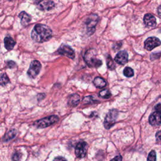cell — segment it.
Returning a JSON list of instances; mask_svg holds the SVG:
<instances>
[{"label":"cell","instance_id":"1","mask_svg":"<svg viewBox=\"0 0 161 161\" xmlns=\"http://www.w3.org/2000/svg\"><path fill=\"white\" fill-rule=\"evenodd\" d=\"M32 38L35 42L43 43L47 42L52 37L51 28L43 24H37L35 25L31 33Z\"/></svg>","mask_w":161,"mask_h":161},{"label":"cell","instance_id":"2","mask_svg":"<svg viewBox=\"0 0 161 161\" xmlns=\"http://www.w3.org/2000/svg\"><path fill=\"white\" fill-rule=\"evenodd\" d=\"M84 60L90 67H99L102 65V61L96 57V52L94 49H90L86 52Z\"/></svg>","mask_w":161,"mask_h":161},{"label":"cell","instance_id":"3","mask_svg":"<svg viewBox=\"0 0 161 161\" xmlns=\"http://www.w3.org/2000/svg\"><path fill=\"white\" fill-rule=\"evenodd\" d=\"M59 117L57 115H51L48 117L38 120L34 123V125L38 129H44L58 122Z\"/></svg>","mask_w":161,"mask_h":161},{"label":"cell","instance_id":"4","mask_svg":"<svg viewBox=\"0 0 161 161\" xmlns=\"http://www.w3.org/2000/svg\"><path fill=\"white\" fill-rule=\"evenodd\" d=\"M118 115V112L116 110H111L108 113L104 122V126L105 129H110L114 125L116 122Z\"/></svg>","mask_w":161,"mask_h":161},{"label":"cell","instance_id":"5","mask_svg":"<svg viewBox=\"0 0 161 161\" xmlns=\"http://www.w3.org/2000/svg\"><path fill=\"white\" fill-rule=\"evenodd\" d=\"M42 69V65L40 62L37 60L33 61L30 66V67L28 70L27 74L29 77L32 79L35 78L40 72Z\"/></svg>","mask_w":161,"mask_h":161},{"label":"cell","instance_id":"6","mask_svg":"<svg viewBox=\"0 0 161 161\" xmlns=\"http://www.w3.org/2000/svg\"><path fill=\"white\" fill-rule=\"evenodd\" d=\"M98 22V17L97 15L93 14L89 16L86 20V28L88 30V35H91L95 32V27Z\"/></svg>","mask_w":161,"mask_h":161},{"label":"cell","instance_id":"7","mask_svg":"<svg viewBox=\"0 0 161 161\" xmlns=\"http://www.w3.org/2000/svg\"><path fill=\"white\" fill-rule=\"evenodd\" d=\"M88 145L86 142H79L75 149V154L77 157L78 158H83L86 156Z\"/></svg>","mask_w":161,"mask_h":161},{"label":"cell","instance_id":"8","mask_svg":"<svg viewBox=\"0 0 161 161\" xmlns=\"http://www.w3.org/2000/svg\"><path fill=\"white\" fill-rule=\"evenodd\" d=\"M57 52L59 54L65 56L71 59H74L75 58L74 51L69 46L62 44Z\"/></svg>","mask_w":161,"mask_h":161},{"label":"cell","instance_id":"9","mask_svg":"<svg viewBox=\"0 0 161 161\" xmlns=\"http://www.w3.org/2000/svg\"><path fill=\"white\" fill-rule=\"evenodd\" d=\"M161 44L160 40L157 37H149L144 43L145 49L147 51H152Z\"/></svg>","mask_w":161,"mask_h":161},{"label":"cell","instance_id":"10","mask_svg":"<svg viewBox=\"0 0 161 161\" xmlns=\"http://www.w3.org/2000/svg\"><path fill=\"white\" fill-rule=\"evenodd\" d=\"M149 124L152 126H159L161 124V112L155 111L149 117Z\"/></svg>","mask_w":161,"mask_h":161},{"label":"cell","instance_id":"11","mask_svg":"<svg viewBox=\"0 0 161 161\" xmlns=\"http://www.w3.org/2000/svg\"><path fill=\"white\" fill-rule=\"evenodd\" d=\"M129 56L128 53L125 51H120L115 58V62L120 65H124L128 62Z\"/></svg>","mask_w":161,"mask_h":161},{"label":"cell","instance_id":"12","mask_svg":"<svg viewBox=\"0 0 161 161\" xmlns=\"http://www.w3.org/2000/svg\"><path fill=\"white\" fill-rule=\"evenodd\" d=\"M54 7L55 3L52 1H41L37 3V8L41 11L51 10Z\"/></svg>","mask_w":161,"mask_h":161},{"label":"cell","instance_id":"13","mask_svg":"<svg viewBox=\"0 0 161 161\" xmlns=\"http://www.w3.org/2000/svg\"><path fill=\"white\" fill-rule=\"evenodd\" d=\"M144 22L147 27H154L157 24L156 18L151 14H146L144 18Z\"/></svg>","mask_w":161,"mask_h":161},{"label":"cell","instance_id":"14","mask_svg":"<svg viewBox=\"0 0 161 161\" xmlns=\"http://www.w3.org/2000/svg\"><path fill=\"white\" fill-rule=\"evenodd\" d=\"M18 17L21 20V25L24 27L29 24L32 20V17L29 14L25 12H22L19 14Z\"/></svg>","mask_w":161,"mask_h":161},{"label":"cell","instance_id":"15","mask_svg":"<svg viewBox=\"0 0 161 161\" xmlns=\"http://www.w3.org/2000/svg\"><path fill=\"white\" fill-rule=\"evenodd\" d=\"M4 43L6 49L8 51H12L16 44V42L15 41L14 39L10 36H7L5 38Z\"/></svg>","mask_w":161,"mask_h":161},{"label":"cell","instance_id":"16","mask_svg":"<svg viewBox=\"0 0 161 161\" xmlns=\"http://www.w3.org/2000/svg\"><path fill=\"white\" fill-rule=\"evenodd\" d=\"M80 102V96L77 94L71 95L68 99V105L71 106H76Z\"/></svg>","mask_w":161,"mask_h":161},{"label":"cell","instance_id":"17","mask_svg":"<svg viewBox=\"0 0 161 161\" xmlns=\"http://www.w3.org/2000/svg\"><path fill=\"white\" fill-rule=\"evenodd\" d=\"M93 83L98 88H103L106 86V82L105 81V80L100 77H96L93 80Z\"/></svg>","mask_w":161,"mask_h":161},{"label":"cell","instance_id":"18","mask_svg":"<svg viewBox=\"0 0 161 161\" xmlns=\"http://www.w3.org/2000/svg\"><path fill=\"white\" fill-rule=\"evenodd\" d=\"M10 83V79L6 73H3L0 75V85L5 86Z\"/></svg>","mask_w":161,"mask_h":161},{"label":"cell","instance_id":"19","mask_svg":"<svg viewBox=\"0 0 161 161\" xmlns=\"http://www.w3.org/2000/svg\"><path fill=\"white\" fill-rule=\"evenodd\" d=\"M16 134H17V131L15 130H11L7 133L4 139L5 140H8L12 139L15 137Z\"/></svg>","mask_w":161,"mask_h":161},{"label":"cell","instance_id":"20","mask_svg":"<svg viewBox=\"0 0 161 161\" xmlns=\"http://www.w3.org/2000/svg\"><path fill=\"white\" fill-rule=\"evenodd\" d=\"M99 95H100V97H101L103 98L108 99V98L111 97V94L108 90H102L100 92Z\"/></svg>","mask_w":161,"mask_h":161},{"label":"cell","instance_id":"21","mask_svg":"<svg viewBox=\"0 0 161 161\" xmlns=\"http://www.w3.org/2000/svg\"><path fill=\"white\" fill-rule=\"evenodd\" d=\"M106 62H107V66H108V69H111V70H113L115 69V63L112 59V58L108 56L107 57V59H106Z\"/></svg>","mask_w":161,"mask_h":161},{"label":"cell","instance_id":"22","mask_svg":"<svg viewBox=\"0 0 161 161\" xmlns=\"http://www.w3.org/2000/svg\"><path fill=\"white\" fill-rule=\"evenodd\" d=\"M124 74L126 77H130L134 75V72L132 68L127 67L125 68V69L124 71Z\"/></svg>","mask_w":161,"mask_h":161},{"label":"cell","instance_id":"23","mask_svg":"<svg viewBox=\"0 0 161 161\" xmlns=\"http://www.w3.org/2000/svg\"><path fill=\"white\" fill-rule=\"evenodd\" d=\"M147 161H156V154L154 150H152L148 156Z\"/></svg>","mask_w":161,"mask_h":161},{"label":"cell","instance_id":"24","mask_svg":"<svg viewBox=\"0 0 161 161\" xmlns=\"http://www.w3.org/2000/svg\"><path fill=\"white\" fill-rule=\"evenodd\" d=\"M22 157V154L20 152H15L12 157L13 161H18Z\"/></svg>","mask_w":161,"mask_h":161},{"label":"cell","instance_id":"25","mask_svg":"<svg viewBox=\"0 0 161 161\" xmlns=\"http://www.w3.org/2000/svg\"><path fill=\"white\" fill-rule=\"evenodd\" d=\"M94 100L93 99V98H92V96H88V97H85V98H84V99H83V103H85V104H89V103H90L91 102V103H94Z\"/></svg>","mask_w":161,"mask_h":161},{"label":"cell","instance_id":"26","mask_svg":"<svg viewBox=\"0 0 161 161\" xmlns=\"http://www.w3.org/2000/svg\"><path fill=\"white\" fill-rule=\"evenodd\" d=\"M16 63L14 62V61H8V62H7V67H8V68H10V69H12V68H14V67H16Z\"/></svg>","mask_w":161,"mask_h":161},{"label":"cell","instance_id":"27","mask_svg":"<svg viewBox=\"0 0 161 161\" xmlns=\"http://www.w3.org/2000/svg\"><path fill=\"white\" fill-rule=\"evenodd\" d=\"M155 138H156L157 142H161V130L159 131L158 132L156 133Z\"/></svg>","mask_w":161,"mask_h":161},{"label":"cell","instance_id":"28","mask_svg":"<svg viewBox=\"0 0 161 161\" xmlns=\"http://www.w3.org/2000/svg\"><path fill=\"white\" fill-rule=\"evenodd\" d=\"M110 161H122V157L121 155H118L111 159Z\"/></svg>","mask_w":161,"mask_h":161},{"label":"cell","instance_id":"29","mask_svg":"<svg viewBox=\"0 0 161 161\" xmlns=\"http://www.w3.org/2000/svg\"><path fill=\"white\" fill-rule=\"evenodd\" d=\"M54 161H67V160L62 157H57L54 159Z\"/></svg>","mask_w":161,"mask_h":161},{"label":"cell","instance_id":"30","mask_svg":"<svg viewBox=\"0 0 161 161\" xmlns=\"http://www.w3.org/2000/svg\"><path fill=\"white\" fill-rule=\"evenodd\" d=\"M155 110L161 112V104H159L155 106Z\"/></svg>","mask_w":161,"mask_h":161},{"label":"cell","instance_id":"31","mask_svg":"<svg viewBox=\"0 0 161 161\" xmlns=\"http://www.w3.org/2000/svg\"><path fill=\"white\" fill-rule=\"evenodd\" d=\"M157 12H158V14L160 17H161V5L160 7H159L158 8V10H157Z\"/></svg>","mask_w":161,"mask_h":161},{"label":"cell","instance_id":"32","mask_svg":"<svg viewBox=\"0 0 161 161\" xmlns=\"http://www.w3.org/2000/svg\"><path fill=\"white\" fill-rule=\"evenodd\" d=\"M1 112H2V109L0 108V113H1Z\"/></svg>","mask_w":161,"mask_h":161}]
</instances>
